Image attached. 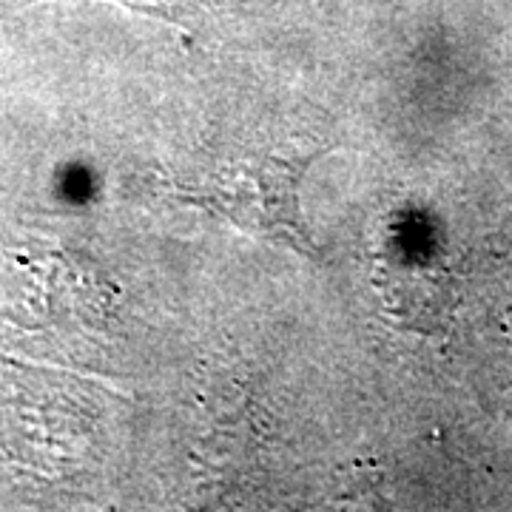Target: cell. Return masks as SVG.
I'll return each instance as SVG.
<instances>
[{"instance_id":"obj_1","label":"cell","mask_w":512,"mask_h":512,"mask_svg":"<svg viewBox=\"0 0 512 512\" xmlns=\"http://www.w3.org/2000/svg\"><path fill=\"white\" fill-rule=\"evenodd\" d=\"M311 157H262L225 165L194 185H177V197L197 202L222 220L234 222L293 251L316 259V242L299 208V183Z\"/></svg>"}]
</instances>
